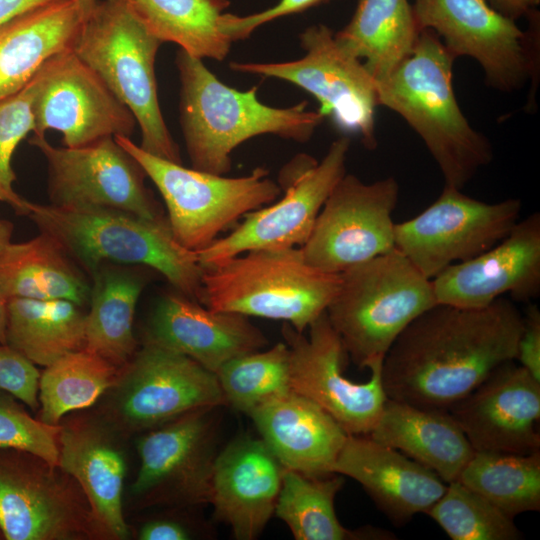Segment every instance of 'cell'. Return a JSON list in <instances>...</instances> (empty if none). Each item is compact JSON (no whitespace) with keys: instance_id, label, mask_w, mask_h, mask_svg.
<instances>
[{"instance_id":"cell-40","label":"cell","mask_w":540,"mask_h":540,"mask_svg":"<svg viewBox=\"0 0 540 540\" xmlns=\"http://www.w3.org/2000/svg\"><path fill=\"white\" fill-rule=\"evenodd\" d=\"M14 398L0 390V450L26 452L57 468L61 425L33 418Z\"/></svg>"},{"instance_id":"cell-47","label":"cell","mask_w":540,"mask_h":540,"mask_svg":"<svg viewBox=\"0 0 540 540\" xmlns=\"http://www.w3.org/2000/svg\"><path fill=\"white\" fill-rule=\"evenodd\" d=\"M13 232V223L0 218V254L12 242Z\"/></svg>"},{"instance_id":"cell-8","label":"cell","mask_w":540,"mask_h":540,"mask_svg":"<svg viewBox=\"0 0 540 540\" xmlns=\"http://www.w3.org/2000/svg\"><path fill=\"white\" fill-rule=\"evenodd\" d=\"M143 167L158 189L177 242L199 252L247 213L276 201L282 194L269 171L256 167L241 177H226L175 163L143 150L129 137L114 136Z\"/></svg>"},{"instance_id":"cell-34","label":"cell","mask_w":540,"mask_h":540,"mask_svg":"<svg viewBox=\"0 0 540 540\" xmlns=\"http://www.w3.org/2000/svg\"><path fill=\"white\" fill-rule=\"evenodd\" d=\"M343 484L335 473L311 477L284 470L274 515L296 540L392 539L393 534L378 528L349 530L340 523L334 501Z\"/></svg>"},{"instance_id":"cell-9","label":"cell","mask_w":540,"mask_h":540,"mask_svg":"<svg viewBox=\"0 0 540 540\" xmlns=\"http://www.w3.org/2000/svg\"><path fill=\"white\" fill-rule=\"evenodd\" d=\"M350 139L331 143L320 162L300 154L281 171L284 195L247 213L227 236L197 252L201 266L209 267L236 255L260 249L301 247L338 181L346 174Z\"/></svg>"},{"instance_id":"cell-32","label":"cell","mask_w":540,"mask_h":540,"mask_svg":"<svg viewBox=\"0 0 540 540\" xmlns=\"http://www.w3.org/2000/svg\"><path fill=\"white\" fill-rule=\"evenodd\" d=\"M6 344L33 364L47 367L85 349L86 312L64 299L9 298Z\"/></svg>"},{"instance_id":"cell-14","label":"cell","mask_w":540,"mask_h":540,"mask_svg":"<svg viewBox=\"0 0 540 540\" xmlns=\"http://www.w3.org/2000/svg\"><path fill=\"white\" fill-rule=\"evenodd\" d=\"M307 329L306 336L287 323L282 327L290 353L291 390L324 409L347 434L369 435L387 400L381 377L383 360L369 365L367 381L354 382L344 374L348 354L326 312Z\"/></svg>"},{"instance_id":"cell-10","label":"cell","mask_w":540,"mask_h":540,"mask_svg":"<svg viewBox=\"0 0 540 540\" xmlns=\"http://www.w3.org/2000/svg\"><path fill=\"white\" fill-rule=\"evenodd\" d=\"M305 54L287 62H231V70L292 83L313 95L319 111L341 130L360 136L364 146L377 147L376 80L362 60L346 52L324 24L306 28L299 36Z\"/></svg>"},{"instance_id":"cell-41","label":"cell","mask_w":540,"mask_h":540,"mask_svg":"<svg viewBox=\"0 0 540 540\" xmlns=\"http://www.w3.org/2000/svg\"><path fill=\"white\" fill-rule=\"evenodd\" d=\"M39 378L35 364L9 345L0 344V390L35 410L39 408Z\"/></svg>"},{"instance_id":"cell-17","label":"cell","mask_w":540,"mask_h":540,"mask_svg":"<svg viewBox=\"0 0 540 540\" xmlns=\"http://www.w3.org/2000/svg\"><path fill=\"white\" fill-rule=\"evenodd\" d=\"M206 408L150 429L137 443L132 494L147 505L210 504L217 449L216 411Z\"/></svg>"},{"instance_id":"cell-3","label":"cell","mask_w":540,"mask_h":540,"mask_svg":"<svg viewBox=\"0 0 540 540\" xmlns=\"http://www.w3.org/2000/svg\"><path fill=\"white\" fill-rule=\"evenodd\" d=\"M179 118L191 167L226 175L232 152L252 137L271 134L304 143L324 116L307 109V101L286 108L262 103L257 87L241 91L221 82L201 59L178 50Z\"/></svg>"},{"instance_id":"cell-20","label":"cell","mask_w":540,"mask_h":540,"mask_svg":"<svg viewBox=\"0 0 540 540\" xmlns=\"http://www.w3.org/2000/svg\"><path fill=\"white\" fill-rule=\"evenodd\" d=\"M438 304L483 308L509 294L528 303L540 294V214L519 220L499 243L449 266L432 280Z\"/></svg>"},{"instance_id":"cell-12","label":"cell","mask_w":540,"mask_h":540,"mask_svg":"<svg viewBox=\"0 0 540 540\" xmlns=\"http://www.w3.org/2000/svg\"><path fill=\"white\" fill-rule=\"evenodd\" d=\"M112 389L113 419L132 432L156 428L196 410L226 406L215 373L149 341L120 368Z\"/></svg>"},{"instance_id":"cell-1","label":"cell","mask_w":540,"mask_h":540,"mask_svg":"<svg viewBox=\"0 0 540 540\" xmlns=\"http://www.w3.org/2000/svg\"><path fill=\"white\" fill-rule=\"evenodd\" d=\"M521 330L522 314L504 297L483 308L436 304L386 353L384 392L395 401L448 411L515 360Z\"/></svg>"},{"instance_id":"cell-15","label":"cell","mask_w":540,"mask_h":540,"mask_svg":"<svg viewBox=\"0 0 540 540\" xmlns=\"http://www.w3.org/2000/svg\"><path fill=\"white\" fill-rule=\"evenodd\" d=\"M28 142L46 159L50 204L112 208L150 219L166 216L145 185L143 167L113 136L76 148L55 147L45 136Z\"/></svg>"},{"instance_id":"cell-11","label":"cell","mask_w":540,"mask_h":540,"mask_svg":"<svg viewBox=\"0 0 540 540\" xmlns=\"http://www.w3.org/2000/svg\"><path fill=\"white\" fill-rule=\"evenodd\" d=\"M521 210L518 198L487 203L445 186L417 216L395 223V247L432 280L499 243L519 221Z\"/></svg>"},{"instance_id":"cell-49","label":"cell","mask_w":540,"mask_h":540,"mask_svg":"<svg viewBox=\"0 0 540 540\" xmlns=\"http://www.w3.org/2000/svg\"><path fill=\"white\" fill-rule=\"evenodd\" d=\"M75 1L80 10L82 19L85 20L94 9L98 0H75Z\"/></svg>"},{"instance_id":"cell-2","label":"cell","mask_w":540,"mask_h":540,"mask_svg":"<svg viewBox=\"0 0 540 540\" xmlns=\"http://www.w3.org/2000/svg\"><path fill=\"white\" fill-rule=\"evenodd\" d=\"M455 60L436 33L424 29L411 54L376 85L378 106L399 114L422 139L445 186L462 190L491 162L493 149L457 102Z\"/></svg>"},{"instance_id":"cell-5","label":"cell","mask_w":540,"mask_h":540,"mask_svg":"<svg viewBox=\"0 0 540 540\" xmlns=\"http://www.w3.org/2000/svg\"><path fill=\"white\" fill-rule=\"evenodd\" d=\"M203 269L206 307L281 320L298 332L326 312L341 279L310 265L300 247L252 250Z\"/></svg>"},{"instance_id":"cell-35","label":"cell","mask_w":540,"mask_h":540,"mask_svg":"<svg viewBox=\"0 0 540 540\" xmlns=\"http://www.w3.org/2000/svg\"><path fill=\"white\" fill-rule=\"evenodd\" d=\"M458 481L511 518L540 510V451L474 452Z\"/></svg>"},{"instance_id":"cell-16","label":"cell","mask_w":540,"mask_h":540,"mask_svg":"<svg viewBox=\"0 0 540 540\" xmlns=\"http://www.w3.org/2000/svg\"><path fill=\"white\" fill-rule=\"evenodd\" d=\"M412 8L420 31L435 32L455 58L476 60L488 86L512 92L536 73L530 35L486 0H413Z\"/></svg>"},{"instance_id":"cell-24","label":"cell","mask_w":540,"mask_h":540,"mask_svg":"<svg viewBox=\"0 0 540 540\" xmlns=\"http://www.w3.org/2000/svg\"><path fill=\"white\" fill-rule=\"evenodd\" d=\"M332 472L357 481L398 525L427 513L447 488L435 472L369 435L348 434Z\"/></svg>"},{"instance_id":"cell-48","label":"cell","mask_w":540,"mask_h":540,"mask_svg":"<svg viewBox=\"0 0 540 540\" xmlns=\"http://www.w3.org/2000/svg\"><path fill=\"white\" fill-rule=\"evenodd\" d=\"M8 299L0 291V344H6V321Z\"/></svg>"},{"instance_id":"cell-21","label":"cell","mask_w":540,"mask_h":540,"mask_svg":"<svg viewBox=\"0 0 540 540\" xmlns=\"http://www.w3.org/2000/svg\"><path fill=\"white\" fill-rule=\"evenodd\" d=\"M448 412L475 452L540 451V382L507 362Z\"/></svg>"},{"instance_id":"cell-18","label":"cell","mask_w":540,"mask_h":540,"mask_svg":"<svg viewBox=\"0 0 540 540\" xmlns=\"http://www.w3.org/2000/svg\"><path fill=\"white\" fill-rule=\"evenodd\" d=\"M33 136L62 133L65 147L88 145L107 136L131 137L132 112L74 52L49 59L36 73Z\"/></svg>"},{"instance_id":"cell-45","label":"cell","mask_w":540,"mask_h":540,"mask_svg":"<svg viewBox=\"0 0 540 540\" xmlns=\"http://www.w3.org/2000/svg\"><path fill=\"white\" fill-rule=\"evenodd\" d=\"M489 5L502 15L516 21L518 18L529 17L537 12L540 0H486Z\"/></svg>"},{"instance_id":"cell-4","label":"cell","mask_w":540,"mask_h":540,"mask_svg":"<svg viewBox=\"0 0 540 540\" xmlns=\"http://www.w3.org/2000/svg\"><path fill=\"white\" fill-rule=\"evenodd\" d=\"M27 217L90 276L108 263L146 266L164 276L175 291L202 304L204 269L197 253L177 242L166 216L150 219L112 208L29 201Z\"/></svg>"},{"instance_id":"cell-43","label":"cell","mask_w":540,"mask_h":540,"mask_svg":"<svg viewBox=\"0 0 540 540\" xmlns=\"http://www.w3.org/2000/svg\"><path fill=\"white\" fill-rule=\"evenodd\" d=\"M515 360L540 382V310L535 304H530L522 315Z\"/></svg>"},{"instance_id":"cell-30","label":"cell","mask_w":540,"mask_h":540,"mask_svg":"<svg viewBox=\"0 0 540 540\" xmlns=\"http://www.w3.org/2000/svg\"><path fill=\"white\" fill-rule=\"evenodd\" d=\"M420 29L408 0H359L337 43L362 61L371 76L385 78L413 51Z\"/></svg>"},{"instance_id":"cell-31","label":"cell","mask_w":540,"mask_h":540,"mask_svg":"<svg viewBox=\"0 0 540 540\" xmlns=\"http://www.w3.org/2000/svg\"><path fill=\"white\" fill-rule=\"evenodd\" d=\"M144 286L140 274L117 265L105 264L91 275L86 350L118 368L131 359L137 349L134 316Z\"/></svg>"},{"instance_id":"cell-37","label":"cell","mask_w":540,"mask_h":540,"mask_svg":"<svg viewBox=\"0 0 540 540\" xmlns=\"http://www.w3.org/2000/svg\"><path fill=\"white\" fill-rule=\"evenodd\" d=\"M289 348L279 342L267 350L234 357L216 372L226 405L249 415L257 407L291 390Z\"/></svg>"},{"instance_id":"cell-22","label":"cell","mask_w":540,"mask_h":540,"mask_svg":"<svg viewBox=\"0 0 540 540\" xmlns=\"http://www.w3.org/2000/svg\"><path fill=\"white\" fill-rule=\"evenodd\" d=\"M145 341L181 353L213 373L230 359L268 344L248 316L210 309L177 291L157 302Z\"/></svg>"},{"instance_id":"cell-6","label":"cell","mask_w":540,"mask_h":540,"mask_svg":"<svg viewBox=\"0 0 540 540\" xmlns=\"http://www.w3.org/2000/svg\"><path fill=\"white\" fill-rule=\"evenodd\" d=\"M340 278L326 315L360 368L383 360L404 329L438 304L432 281L396 249L347 269Z\"/></svg>"},{"instance_id":"cell-33","label":"cell","mask_w":540,"mask_h":540,"mask_svg":"<svg viewBox=\"0 0 540 540\" xmlns=\"http://www.w3.org/2000/svg\"><path fill=\"white\" fill-rule=\"evenodd\" d=\"M148 33L172 42L198 59L223 61L232 41L222 32L220 20L228 0H125Z\"/></svg>"},{"instance_id":"cell-46","label":"cell","mask_w":540,"mask_h":540,"mask_svg":"<svg viewBox=\"0 0 540 540\" xmlns=\"http://www.w3.org/2000/svg\"><path fill=\"white\" fill-rule=\"evenodd\" d=\"M55 0H0V26L27 11Z\"/></svg>"},{"instance_id":"cell-38","label":"cell","mask_w":540,"mask_h":540,"mask_svg":"<svg viewBox=\"0 0 540 540\" xmlns=\"http://www.w3.org/2000/svg\"><path fill=\"white\" fill-rule=\"evenodd\" d=\"M453 540H519L513 518L456 480L427 513Z\"/></svg>"},{"instance_id":"cell-28","label":"cell","mask_w":540,"mask_h":540,"mask_svg":"<svg viewBox=\"0 0 540 540\" xmlns=\"http://www.w3.org/2000/svg\"><path fill=\"white\" fill-rule=\"evenodd\" d=\"M369 436L429 468L447 484L458 480L475 452L448 411L389 398Z\"/></svg>"},{"instance_id":"cell-19","label":"cell","mask_w":540,"mask_h":540,"mask_svg":"<svg viewBox=\"0 0 540 540\" xmlns=\"http://www.w3.org/2000/svg\"><path fill=\"white\" fill-rule=\"evenodd\" d=\"M10 451L0 452V530L6 539L67 540L98 533L86 499L54 473L56 467Z\"/></svg>"},{"instance_id":"cell-26","label":"cell","mask_w":540,"mask_h":540,"mask_svg":"<svg viewBox=\"0 0 540 540\" xmlns=\"http://www.w3.org/2000/svg\"><path fill=\"white\" fill-rule=\"evenodd\" d=\"M58 447V468L77 482L98 533L126 538L128 527L122 508L126 463L108 433L92 423L64 425Z\"/></svg>"},{"instance_id":"cell-27","label":"cell","mask_w":540,"mask_h":540,"mask_svg":"<svg viewBox=\"0 0 540 540\" xmlns=\"http://www.w3.org/2000/svg\"><path fill=\"white\" fill-rule=\"evenodd\" d=\"M83 23L75 0H55L0 26V99L23 89L52 57L73 50Z\"/></svg>"},{"instance_id":"cell-29","label":"cell","mask_w":540,"mask_h":540,"mask_svg":"<svg viewBox=\"0 0 540 540\" xmlns=\"http://www.w3.org/2000/svg\"><path fill=\"white\" fill-rule=\"evenodd\" d=\"M87 273L50 235L11 242L0 254V291L7 298L89 303Z\"/></svg>"},{"instance_id":"cell-36","label":"cell","mask_w":540,"mask_h":540,"mask_svg":"<svg viewBox=\"0 0 540 540\" xmlns=\"http://www.w3.org/2000/svg\"><path fill=\"white\" fill-rule=\"evenodd\" d=\"M119 370L101 356L82 349L45 367L39 378V420L58 426L71 411L93 405L115 384Z\"/></svg>"},{"instance_id":"cell-44","label":"cell","mask_w":540,"mask_h":540,"mask_svg":"<svg viewBox=\"0 0 540 540\" xmlns=\"http://www.w3.org/2000/svg\"><path fill=\"white\" fill-rule=\"evenodd\" d=\"M141 540H189L192 529L173 518H155L147 521L139 530Z\"/></svg>"},{"instance_id":"cell-7","label":"cell","mask_w":540,"mask_h":540,"mask_svg":"<svg viewBox=\"0 0 540 540\" xmlns=\"http://www.w3.org/2000/svg\"><path fill=\"white\" fill-rule=\"evenodd\" d=\"M161 44L125 0H98L83 20L73 50L132 112L141 131L139 146L157 157L182 163L159 105L155 60Z\"/></svg>"},{"instance_id":"cell-39","label":"cell","mask_w":540,"mask_h":540,"mask_svg":"<svg viewBox=\"0 0 540 540\" xmlns=\"http://www.w3.org/2000/svg\"><path fill=\"white\" fill-rule=\"evenodd\" d=\"M35 76L17 93L0 99V202L8 204L17 215L27 216L29 201L13 187L16 180L12 157L19 143L33 132L32 104Z\"/></svg>"},{"instance_id":"cell-25","label":"cell","mask_w":540,"mask_h":540,"mask_svg":"<svg viewBox=\"0 0 540 540\" xmlns=\"http://www.w3.org/2000/svg\"><path fill=\"white\" fill-rule=\"evenodd\" d=\"M248 416L285 470L311 477L333 474L348 434L316 403L290 390Z\"/></svg>"},{"instance_id":"cell-42","label":"cell","mask_w":540,"mask_h":540,"mask_svg":"<svg viewBox=\"0 0 540 540\" xmlns=\"http://www.w3.org/2000/svg\"><path fill=\"white\" fill-rule=\"evenodd\" d=\"M328 1L330 0H280L264 11L247 16L224 13L220 20V28L232 42H235L249 37L255 29L265 23L303 12Z\"/></svg>"},{"instance_id":"cell-23","label":"cell","mask_w":540,"mask_h":540,"mask_svg":"<svg viewBox=\"0 0 540 540\" xmlns=\"http://www.w3.org/2000/svg\"><path fill=\"white\" fill-rule=\"evenodd\" d=\"M283 466L261 438L237 436L219 450L210 504L238 540H254L274 515Z\"/></svg>"},{"instance_id":"cell-13","label":"cell","mask_w":540,"mask_h":540,"mask_svg":"<svg viewBox=\"0 0 540 540\" xmlns=\"http://www.w3.org/2000/svg\"><path fill=\"white\" fill-rule=\"evenodd\" d=\"M393 176L365 183L345 174L324 203L301 251L306 261L324 272L347 269L392 252L393 211L399 199Z\"/></svg>"}]
</instances>
